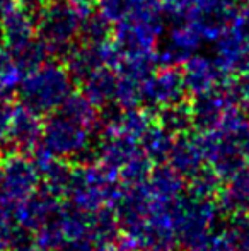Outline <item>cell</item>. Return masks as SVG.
<instances>
[{"label":"cell","instance_id":"9a60e30c","mask_svg":"<svg viewBox=\"0 0 249 251\" xmlns=\"http://www.w3.org/2000/svg\"><path fill=\"white\" fill-rule=\"evenodd\" d=\"M237 14H239V16L249 24V0H239V9H237Z\"/></svg>","mask_w":249,"mask_h":251},{"label":"cell","instance_id":"7c38bea8","mask_svg":"<svg viewBox=\"0 0 249 251\" xmlns=\"http://www.w3.org/2000/svg\"><path fill=\"white\" fill-rule=\"evenodd\" d=\"M135 0H96L97 12L111 24L120 23L132 12Z\"/></svg>","mask_w":249,"mask_h":251},{"label":"cell","instance_id":"8992f818","mask_svg":"<svg viewBox=\"0 0 249 251\" xmlns=\"http://www.w3.org/2000/svg\"><path fill=\"white\" fill-rule=\"evenodd\" d=\"M34 38L36 19L23 2L0 7V41L10 55L27 47Z\"/></svg>","mask_w":249,"mask_h":251},{"label":"cell","instance_id":"7a4b0ae2","mask_svg":"<svg viewBox=\"0 0 249 251\" xmlns=\"http://www.w3.org/2000/svg\"><path fill=\"white\" fill-rule=\"evenodd\" d=\"M72 80L65 63L50 58L40 67L24 74L19 86L23 96L31 104L38 108H51L70 96Z\"/></svg>","mask_w":249,"mask_h":251},{"label":"cell","instance_id":"9c48e42d","mask_svg":"<svg viewBox=\"0 0 249 251\" xmlns=\"http://www.w3.org/2000/svg\"><path fill=\"white\" fill-rule=\"evenodd\" d=\"M184 91L183 75L178 67H157L140 87V96L156 102H171Z\"/></svg>","mask_w":249,"mask_h":251},{"label":"cell","instance_id":"8fae6325","mask_svg":"<svg viewBox=\"0 0 249 251\" xmlns=\"http://www.w3.org/2000/svg\"><path fill=\"white\" fill-rule=\"evenodd\" d=\"M111 31H113V24L108 23L99 12L94 10L91 16H87L80 27V38L82 41H89V43H101V41L111 40Z\"/></svg>","mask_w":249,"mask_h":251},{"label":"cell","instance_id":"ba28073f","mask_svg":"<svg viewBox=\"0 0 249 251\" xmlns=\"http://www.w3.org/2000/svg\"><path fill=\"white\" fill-rule=\"evenodd\" d=\"M181 75H183L184 89L189 93L196 94H205L213 91L220 82L229 80V77L217 67L213 58L205 55H191L186 62H183L181 67Z\"/></svg>","mask_w":249,"mask_h":251},{"label":"cell","instance_id":"5bb4252c","mask_svg":"<svg viewBox=\"0 0 249 251\" xmlns=\"http://www.w3.org/2000/svg\"><path fill=\"white\" fill-rule=\"evenodd\" d=\"M159 2L162 3L164 12H166L169 17H173V19H176L178 12H180V9H181V3H183V0H159Z\"/></svg>","mask_w":249,"mask_h":251},{"label":"cell","instance_id":"3957f363","mask_svg":"<svg viewBox=\"0 0 249 251\" xmlns=\"http://www.w3.org/2000/svg\"><path fill=\"white\" fill-rule=\"evenodd\" d=\"M239 0H183L174 21L191 24L203 41L213 43L237 16Z\"/></svg>","mask_w":249,"mask_h":251},{"label":"cell","instance_id":"e0dca14e","mask_svg":"<svg viewBox=\"0 0 249 251\" xmlns=\"http://www.w3.org/2000/svg\"><path fill=\"white\" fill-rule=\"evenodd\" d=\"M45 2H46V3L48 2H63V0H45ZM70 2H72V0H70Z\"/></svg>","mask_w":249,"mask_h":251},{"label":"cell","instance_id":"277c9868","mask_svg":"<svg viewBox=\"0 0 249 251\" xmlns=\"http://www.w3.org/2000/svg\"><path fill=\"white\" fill-rule=\"evenodd\" d=\"M164 16L166 14L125 17L120 23L113 24L111 41L116 45L121 55L157 51L159 41L166 29Z\"/></svg>","mask_w":249,"mask_h":251},{"label":"cell","instance_id":"6da1fadb","mask_svg":"<svg viewBox=\"0 0 249 251\" xmlns=\"http://www.w3.org/2000/svg\"><path fill=\"white\" fill-rule=\"evenodd\" d=\"M96 10V0H63L48 2L34 14L36 36L51 51V56H62L77 43L80 27L87 16Z\"/></svg>","mask_w":249,"mask_h":251},{"label":"cell","instance_id":"52a82bcc","mask_svg":"<svg viewBox=\"0 0 249 251\" xmlns=\"http://www.w3.org/2000/svg\"><path fill=\"white\" fill-rule=\"evenodd\" d=\"M203 40L198 31L186 21H176L169 29L166 43L157 50V63L159 67H180L191 55L198 53Z\"/></svg>","mask_w":249,"mask_h":251},{"label":"cell","instance_id":"5b68a950","mask_svg":"<svg viewBox=\"0 0 249 251\" xmlns=\"http://www.w3.org/2000/svg\"><path fill=\"white\" fill-rule=\"evenodd\" d=\"M213 43V62L227 77L249 70V24L239 14Z\"/></svg>","mask_w":249,"mask_h":251},{"label":"cell","instance_id":"30bf717a","mask_svg":"<svg viewBox=\"0 0 249 251\" xmlns=\"http://www.w3.org/2000/svg\"><path fill=\"white\" fill-rule=\"evenodd\" d=\"M82 84L84 93L91 101H106L108 98H114L116 72L111 69L94 70L86 79H82Z\"/></svg>","mask_w":249,"mask_h":251},{"label":"cell","instance_id":"4fadbf2b","mask_svg":"<svg viewBox=\"0 0 249 251\" xmlns=\"http://www.w3.org/2000/svg\"><path fill=\"white\" fill-rule=\"evenodd\" d=\"M229 79L230 86H232V93L241 100L249 101V70L236 74V75L229 77Z\"/></svg>","mask_w":249,"mask_h":251},{"label":"cell","instance_id":"2e32d148","mask_svg":"<svg viewBox=\"0 0 249 251\" xmlns=\"http://www.w3.org/2000/svg\"><path fill=\"white\" fill-rule=\"evenodd\" d=\"M16 2H23V0H0V7L9 5V3H16Z\"/></svg>","mask_w":249,"mask_h":251}]
</instances>
